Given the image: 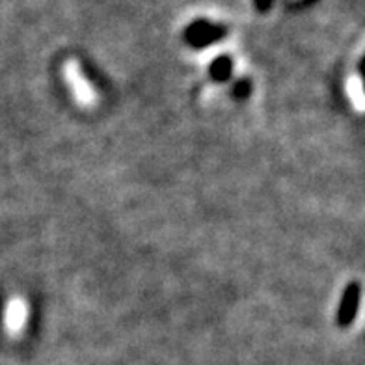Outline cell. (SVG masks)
I'll list each match as a JSON object with an SVG mask.
<instances>
[{
	"instance_id": "obj_3",
	"label": "cell",
	"mask_w": 365,
	"mask_h": 365,
	"mask_svg": "<svg viewBox=\"0 0 365 365\" xmlns=\"http://www.w3.org/2000/svg\"><path fill=\"white\" fill-rule=\"evenodd\" d=\"M222 36V30H218L217 26H212L209 23H196L194 26H190L188 30V39L192 43L197 45H205L209 43L211 39H217Z\"/></svg>"
},
{
	"instance_id": "obj_2",
	"label": "cell",
	"mask_w": 365,
	"mask_h": 365,
	"mask_svg": "<svg viewBox=\"0 0 365 365\" xmlns=\"http://www.w3.org/2000/svg\"><path fill=\"white\" fill-rule=\"evenodd\" d=\"M30 319V306L29 300L23 297H11L6 302L4 308V330L8 336L19 337L24 334L26 324Z\"/></svg>"
},
{
	"instance_id": "obj_5",
	"label": "cell",
	"mask_w": 365,
	"mask_h": 365,
	"mask_svg": "<svg viewBox=\"0 0 365 365\" xmlns=\"http://www.w3.org/2000/svg\"><path fill=\"white\" fill-rule=\"evenodd\" d=\"M356 304H358V287L356 285H352V287H349V291H346L345 294V302H343V308H341V321L346 322L349 321V317L352 319V315H354L356 312Z\"/></svg>"
},
{
	"instance_id": "obj_6",
	"label": "cell",
	"mask_w": 365,
	"mask_h": 365,
	"mask_svg": "<svg viewBox=\"0 0 365 365\" xmlns=\"http://www.w3.org/2000/svg\"><path fill=\"white\" fill-rule=\"evenodd\" d=\"M255 4H257L259 10H267V8L270 6V0H255Z\"/></svg>"
},
{
	"instance_id": "obj_4",
	"label": "cell",
	"mask_w": 365,
	"mask_h": 365,
	"mask_svg": "<svg viewBox=\"0 0 365 365\" xmlns=\"http://www.w3.org/2000/svg\"><path fill=\"white\" fill-rule=\"evenodd\" d=\"M346 96L351 99L352 106L356 110L361 112L365 108V96H364V82L360 77H351L346 81Z\"/></svg>"
},
{
	"instance_id": "obj_1",
	"label": "cell",
	"mask_w": 365,
	"mask_h": 365,
	"mask_svg": "<svg viewBox=\"0 0 365 365\" xmlns=\"http://www.w3.org/2000/svg\"><path fill=\"white\" fill-rule=\"evenodd\" d=\"M62 75L78 106H82V108H93L99 103V93H97V90L90 82V78L84 75L81 63L77 60H68V62L63 63Z\"/></svg>"
}]
</instances>
